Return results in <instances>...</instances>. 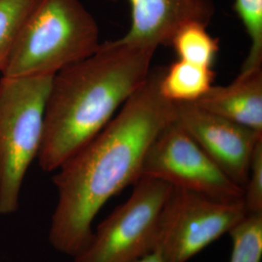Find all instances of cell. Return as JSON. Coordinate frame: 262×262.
<instances>
[{
    "label": "cell",
    "mask_w": 262,
    "mask_h": 262,
    "mask_svg": "<svg viewBox=\"0 0 262 262\" xmlns=\"http://www.w3.org/2000/svg\"><path fill=\"white\" fill-rule=\"evenodd\" d=\"M164 67L150 69L140 89L98 134L56 169L57 203L49 242L74 257L90 242L93 223L104 205L141 176L151 142L175 120V103L162 96Z\"/></svg>",
    "instance_id": "obj_1"
},
{
    "label": "cell",
    "mask_w": 262,
    "mask_h": 262,
    "mask_svg": "<svg viewBox=\"0 0 262 262\" xmlns=\"http://www.w3.org/2000/svg\"><path fill=\"white\" fill-rule=\"evenodd\" d=\"M155 53L107 41L53 76L37 157L43 171H56L103 129L146 82Z\"/></svg>",
    "instance_id": "obj_2"
},
{
    "label": "cell",
    "mask_w": 262,
    "mask_h": 262,
    "mask_svg": "<svg viewBox=\"0 0 262 262\" xmlns=\"http://www.w3.org/2000/svg\"><path fill=\"white\" fill-rule=\"evenodd\" d=\"M100 44L97 21L81 0H37L0 73L54 76L93 55Z\"/></svg>",
    "instance_id": "obj_3"
},
{
    "label": "cell",
    "mask_w": 262,
    "mask_h": 262,
    "mask_svg": "<svg viewBox=\"0 0 262 262\" xmlns=\"http://www.w3.org/2000/svg\"><path fill=\"white\" fill-rule=\"evenodd\" d=\"M52 79H0V215L19 209L27 172L41 147Z\"/></svg>",
    "instance_id": "obj_4"
},
{
    "label": "cell",
    "mask_w": 262,
    "mask_h": 262,
    "mask_svg": "<svg viewBox=\"0 0 262 262\" xmlns=\"http://www.w3.org/2000/svg\"><path fill=\"white\" fill-rule=\"evenodd\" d=\"M172 186L140 178L128 199L94 230L74 262H137L156 249L159 216Z\"/></svg>",
    "instance_id": "obj_5"
},
{
    "label": "cell",
    "mask_w": 262,
    "mask_h": 262,
    "mask_svg": "<svg viewBox=\"0 0 262 262\" xmlns=\"http://www.w3.org/2000/svg\"><path fill=\"white\" fill-rule=\"evenodd\" d=\"M247 215L243 200H220L172 187L159 216L155 251L163 262H187Z\"/></svg>",
    "instance_id": "obj_6"
},
{
    "label": "cell",
    "mask_w": 262,
    "mask_h": 262,
    "mask_svg": "<svg viewBox=\"0 0 262 262\" xmlns=\"http://www.w3.org/2000/svg\"><path fill=\"white\" fill-rule=\"evenodd\" d=\"M140 178L158 179L173 187L220 200H243V188L210 159L175 120L151 142Z\"/></svg>",
    "instance_id": "obj_7"
},
{
    "label": "cell",
    "mask_w": 262,
    "mask_h": 262,
    "mask_svg": "<svg viewBox=\"0 0 262 262\" xmlns=\"http://www.w3.org/2000/svg\"><path fill=\"white\" fill-rule=\"evenodd\" d=\"M175 121L240 187L246 186L262 132L209 112L195 103H175Z\"/></svg>",
    "instance_id": "obj_8"
},
{
    "label": "cell",
    "mask_w": 262,
    "mask_h": 262,
    "mask_svg": "<svg viewBox=\"0 0 262 262\" xmlns=\"http://www.w3.org/2000/svg\"><path fill=\"white\" fill-rule=\"evenodd\" d=\"M130 27L116 39L122 44L157 51L170 46L176 31L188 21L209 26L214 18V0H128Z\"/></svg>",
    "instance_id": "obj_9"
},
{
    "label": "cell",
    "mask_w": 262,
    "mask_h": 262,
    "mask_svg": "<svg viewBox=\"0 0 262 262\" xmlns=\"http://www.w3.org/2000/svg\"><path fill=\"white\" fill-rule=\"evenodd\" d=\"M194 103L209 112L262 132V66L241 69L230 84H213Z\"/></svg>",
    "instance_id": "obj_10"
},
{
    "label": "cell",
    "mask_w": 262,
    "mask_h": 262,
    "mask_svg": "<svg viewBox=\"0 0 262 262\" xmlns=\"http://www.w3.org/2000/svg\"><path fill=\"white\" fill-rule=\"evenodd\" d=\"M215 78L213 67L178 59L164 67L159 91L170 102L194 103L211 89Z\"/></svg>",
    "instance_id": "obj_11"
},
{
    "label": "cell",
    "mask_w": 262,
    "mask_h": 262,
    "mask_svg": "<svg viewBox=\"0 0 262 262\" xmlns=\"http://www.w3.org/2000/svg\"><path fill=\"white\" fill-rule=\"evenodd\" d=\"M207 27L200 21L192 20L179 28L170 43L178 59L213 67L220 51V40L208 32Z\"/></svg>",
    "instance_id": "obj_12"
},
{
    "label": "cell",
    "mask_w": 262,
    "mask_h": 262,
    "mask_svg": "<svg viewBox=\"0 0 262 262\" xmlns=\"http://www.w3.org/2000/svg\"><path fill=\"white\" fill-rule=\"evenodd\" d=\"M37 0H0V72Z\"/></svg>",
    "instance_id": "obj_13"
},
{
    "label": "cell",
    "mask_w": 262,
    "mask_h": 262,
    "mask_svg": "<svg viewBox=\"0 0 262 262\" xmlns=\"http://www.w3.org/2000/svg\"><path fill=\"white\" fill-rule=\"evenodd\" d=\"M228 234L232 241L229 262H262V214H248Z\"/></svg>",
    "instance_id": "obj_14"
},
{
    "label": "cell",
    "mask_w": 262,
    "mask_h": 262,
    "mask_svg": "<svg viewBox=\"0 0 262 262\" xmlns=\"http://www.w3.org/2000/svg\"><path fill=\"white\" fill-rule=\"evenodd\" d=\"M233 9L250 40L241 69L262 66V0H234Z\"/></svg>",
    "instance_id": "obj_15"
},
{
    "label": "cell",
    "mask_w": 262,
    "mask_h": 262,
    "mask_svg": "<svg viewBox=\"0 0 262 262\" xmlns=\"http://www.w3.org/2000/svg\"><path fill=\"white\" fill-rule=\"evenodd\" d=\"M243 201L248 214H262V139L253 150Z\"/></svg>",
    "instance_id": "obj_16"
},
{
    "label": "cell",
    "mask_w": 262,
    "mask_h": 262,
    "mask_svg": "<svg viewBox=\"0 0 262 262\" xmlns=\"http://www.w3.org/2000/svg\"><path fill=\"white\" fill-rule=\"evenodd\" d=\"M137 262H163V259L158 251H154Z\"/></svg>",
    "instance_id": "obj_17"
}]
</instances>
